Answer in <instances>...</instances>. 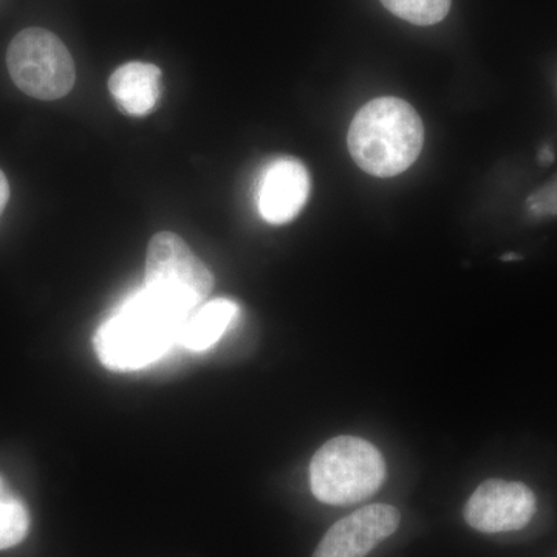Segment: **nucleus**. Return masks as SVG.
I'll use <instances>...</instances> for the list:
<instances>
[{"label":"nucleus","mask_w":557,"mask_h":557,"mask_svg":"<svg viewBox=\"0 0 557 557\" xmlns=\"http://www.w3.org/2000/svg\"><path fill=\"white\" fill-rule=\"evenodd\" d=\"M534 515L533 491L523 483L498 479L483 482L465 507L468 525L487 534L522 530Z\"/></svg>","instance_id":"nucleus-6"},{"label":"nucleus","mask_w":557,"mask_h":557,"mask_svg":"<svg viewBox=\"0 0 557 557\" xmlns=\"http://www.w3.org/2000/svg\"><path fill=\"white\" fill-rule=\"evenodd\" d=\"M528 208L536 215H557V182L533 194L528 199Z\"/></svg>","instance_id":"nucleus-13"},{"label":"nucleus","mask_w":557,"mask_h":557,"mask_svg":"<svg viewBox=\"0 0 557 557\" xmlns=\"http://www.w3.org/2000/svg\"><path fill=\"white\" fill-rule=\"evenodd\" d=\"M399 512L391 505H369L330 528L313 557H366L399 527Z\"/></svg>","instance_id":"nucleus-7"},{"label":"nucleus","mask_w":557,"mask_h":557,"mask_svg":"<svg viewBox=\"0 0 557 557\" xmlns=\"http://www.w3.org/2000/svg\"><path fill=\"white\" fill-rule=\"evenodd\" d=\"M355 163L373 177L408 171L423 149V121L409 102L384 97L358 110L347 135Z\"/></svg>","instance_id":"nucleus-2"},{"label":"nucleus","mask_w":557,"mask_h":557,"mask_svg":"<svg viewBox=\"0 0 557 557\" xmlns=\"http://www.w3.org/2000/svg\"><path fill=\"white\" fill-rule=\"evenodd\" d=\"M516 259H519V256H516V255H505L504 258H502V260H516Z\"/></svg>","instance_id":"nucleus-16"},{"label":"nucleus","mask_w":557,"mask_h":557,"mask_svg":"<svg viewBox=\"0 0 557 557\" xmlns=\"http://www.w3.org/2000/svg\"><path fill=\"white\" fill-rule=\"evenodd\" d=\"M239 313V307L230 299H215L194 310L180 335V343L193 351L208 350L214 346L231 322Z\"/></svg>","instance_id":"nucleus-10"},{"label":"nucleus","mask_w":557,"mask_h":557,"mask_svg":"<svg viewBox=\"0 0 557 557\" xmlns=\"http://www.w3.org/2000/svg\"><path fill=\"white\" fill-rule=\"evenodd\" d=\"M109 90L127 115H149L159 104L161 70L148 62H127L110 76Z\"/></svg>","instance_id":"nucleus-9"},{"label":"nucleus","mask_w":557,"mask_h":557,"mask_svg":"<svg viewBox=\"0 0 557 557\" xmlns=\"http://www.w3.org/2000/svg\"><path fill=\"white\" fill-rule=\"evenodd\" d=\"M386 479V463L366 440L341 435L319 448L310 463L314 497L327 505H351L375 494Z\"/></svg>","instance_id":"nucleus-3"},{"label":"nucleus","mask_w":557,"mask_h":557,"mask_svg":"<svg viewBox=\"0 0 557 557\" xmlns=\"http://www.w3.org/2000/svg\"><path fill=\"white\" fill-rule=\"evenodd\" d=\"M214 287L208 267L177 234H156L146 256V287L175 309L193 313Z\"/></svg>","instance_id":"nucleus-4"},{"label":"nucleus","mask_w":557,"mask_h":557,"mask_svg":"<svg viewBox=\"0 0 557 557\" xmlns=\"http://www.w3.org/2000/svg\"><path fill=\"white\" fill-rule=\"evenodd\" d=\"M30 515L13 491L0 478V549L14 547L27 536Z\"/></svg>","instance_id":"nucleus-11"},{"label":"nucleus","mask_w":557,"mask_h":557,"mask_svg":"<svg viewBox=\"0 0 557 557\" xmlns=\"http://www.w3.org/2000/svg\"><path fill=\"white\" fill-rule=\"evenodd\" d=\"M310 175L296 159L271 161L260 175L259 214L271 225H284L298 218L310 196Z\"/></svg>","instance_id":"nucleus-8"},{"label":"nucleus","mask_w":557,"mask_h":557,"mask_svg":"<svg viewBox=\"0 0 557 557\" xmlns=\"http://www.w3.org/2000/svg\"><path fill=\"white\" fill-rule=\"evenodd\" d=\"M553 160H555V156H553L552 149L545 146V148L539 152V163L548 166L549 163H553Z\"/></svg>","instance_id":"nucleus-15"},{"label":"nucleus","mask_w":557,"mask_h":557,"mask_svg":"<svg viewBox=\"0 0 557 557\" xmlns=\"http://www.w3.org/2000/svg\"><path fill=\"white\" fill-rule=\"evenodd\" d=\"M190 314L164 302L148 288L139 289L102 322L94 338L101 364L115 372H134L152 364L180 343Z\"/></svg>","instance_id":"nucleus-1"},{"label":"nucleus","mask_w":557,"mask_h":557,"mask_svg":"<svg viewBox=\"0 0 557 557\" xmlns=\"http://www.w3.org/2000/svg\"><path fill=\"white\" fill-rule=\"evenodd\" d=\"M10 199V186L9 180H7L5 174L0 171V218H2L3 211H5L7 203H9Z\"/></svg>","instance_id":"nucleus-14"},{"label":"nucleus","mask_w":557,"mask_h":557,"mask_svg":"<svg viewBox=\"0 0 557 557\" xmlns=\"http://www.w3.org/2000/svg\"><path fill=\"white\" fill-rule=\"evenodd\" d=\"M7 65L11 79L28 97L53 101L75 84V62L64 42L44 28H27L11 40Z\"/></svg>","instance_id":"nucleus-5"},{"label":"nucleus","mask_w":557,"mask_h":557,"mask_svg":"<svg viewBox=\"0 0 557 557\" xmlns=\"http://www.w3.org/2000/svg\"><path fill=\"white\" fill-rule=\"evenodd\" d=\"M381 3L399 20L426 27L448 16L453 0H381Z\"/></svg>","instance_id":"nucleus-12"}]
</instances>
